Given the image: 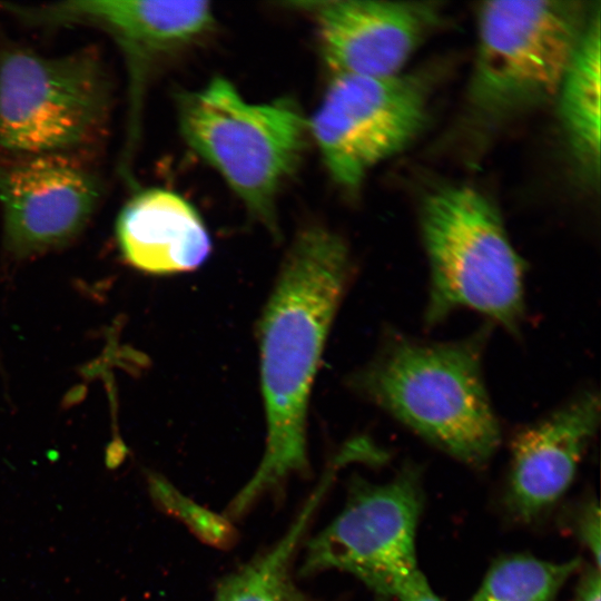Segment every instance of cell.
Returning <instances> with one entry per match:
<instances>
[{"mask_svg": "<svg viewBox=\"0 0 601 601\" xmlns=\"http://www.w3.org/2000/svg\"><path fill=\"white\" fill-rule=\"evenodd\" d=\"M421 231L431 276L426 322L469 308L518 332L524 264L492 203L469 186L441 187L423 201Z\"/></svg>", "mask_w": 601, "mask_h": 601, "instance_id": "obj_4", "label": "cell"}, {"mask_svg": "<svg viewBox=\"0 0 601 601\" xmlns=\"http://www.w3.org/2000/svg\"><path fill=\"white\" fill-rule=\"evenodd\" d=\"M427 92L414 75H333L307 119L331 178L356 189L370 170L411 144L426 124Z\"/></svg>", "mask_w": 601, "mask_h": 601, "instance_id": "obj_7", "label": "cell"}, {"mask_svg": "<svg viewBox=\"0 0 601 601\" xmlns=\"http://www.w3.org/2000/svg\"><path fill=\"white\" fill-rule=\"evenodd\" d=\"M571 529L578 540L592 554L593 562L600 569V508L595 499L580 503L571 514Z\"/></svg>", "mask_w": 601, "mask_h": 601, "instance_id": "obj_17", "label": "cell"}, {"mask_svg": "<svg viewBox=\"0 0 601 601\" xmlns=\"http://www.w3.org/2000/svg\"><path fill=\"white\" fill-rule=\"evenodd\" d=\"M600 28L597 4L555 96L571 152L592 178L598 177L600 168Z\"/></svg>", "mask_w": 601, "mask_h": 601, "instance_id": "obj_14", "label": "cell"}, {"mask_svg": "<svg viewBox=\"0 0 601 601\" xmlns=\"http://www.w3.org/2000/svg\"><path fill=\"white\" fill-rule=\"evenodd\" d=\"M102 196L100 177L72 155L0 160L4 243L17 256L59 247L75 238Z\"/></svg>", "mask_w": 601, "mask_h": 601, "instance_id": "obj_10", "label": "cell"}, {"mask_svg": "<svg viewBox=\"0 0 601 601\" xmlns=\"http://www.w3.org/2000/svg\"><path fill=\"white\" fill-rule=\"evenodd\" d=\"M294 601H311V600H308L305 595L298 592Z\"/></svg>", "mask_w": 601, "mask_h": 601, "instance_id": "obj_20", "label": "cell"}, {"mask_svg": "<svg viewBox=\"0 0 601 601\" xmlns=\"http://www.w3.org/2000/svg\"><path fill=\"white\" fill-rule=\"evenodd\" d=\"M111 81L92 48L48 57L0 50V160L72 155L101 142L111 111Z\"/></svg>", "mask_w": 601, "mask_h": 601, "instance_id": "obj_5", "label": "cell"}, {"mask_svg": "<svg viewBox=\"0 0 601 601\" xmlns=\"http://www.w3.org/2000/svg\"><path fill=\"white\" fill-rule=\"evenodd\" d=\"M599 418V396L588 391L515 435L505 495L514 518L532 522L563 496Z\"/></svg>", "mask_w": 601, "mask_h": 601, "instance_id": "obj_12", "label": "cell"}, {"mask_svg": "<svg viewBox=\"0 0 601 601\" xmlns=\"http://www.w3.org/2000/svg\"><path fill=\"white\" fill-rule=\"evenodd\" d=\"M423 501L421 473L413 464L382 484L355 481L342 512L309 541L302 573L339 570L378 599L394 598L398 580L417 566Z\"/></svg>", "mask_w": 601, "mask_h": 601, "instance_id": "obj_8", "label": "cell"}, {"mask_svg": "<svg viewBox=\"0 0 601 601\" xmlns=\"http://www.w3.org/2000/svg\"><path fill=\"white\" fill-rule=\"evenodd\" d=\"M601 600V578L600 569L588 566L578 584L572 601H600Z\"/></svg>", "mask_w": 601, "mask_h": 601, "instance_id": "obj_19", "label": "cell"}, {"mask_svg": "<svg viewBox=\"0 0 601 601\" xmlns=\"http://www.w3.org/2000/svg\"><path fill=\"white\" fill-rule=\"evenodd\" d=\"M316 28L333 75L392 77L440 24L431 1L325 0L296 2Z\"/></svg>", "mask_w": 601, "mask_h": 601, "instance_id": "obj_11", "label": "cell"}, {"mask_svg": "<svg viewBox=\"0 0 601 601\" xmlns=\"http://www.w3.org/2000/svg\"><path fill=\"white\" fill-rule=\"evenodd\" d=\"M2 9L35 27L83 26L110 36L127 65L130 122L127 150L135 144L142 92L149 72L166 57L198 41L215 26L208 1L73 0Z\"/></svg>", "mask_w": 601, "mask_h": 601, "instance_id": "obj_9", "label": "cell"}, {"mask_svg": "<svg viewBox=\"0 0 601 601\" xmlns=\"http://www.w3.org/2000/svg\"><path fill=\"white\" fill-rule=\"evenodd\" d=\"M580 565L578 558L551 562L526 554L508 555L492 564L467 601H553Z\"/></svg>", "mask_w": 601, "mask_h": 601, "instance_id": "obj_16", "label": "cell"}, {"mask_svg": "<svg viewBox=\"0 0 601 601\" xmlns=\"http://www.w3.org/2000/svg\"><path fill=\"white\" fill-rule=\"evenodd\" d=\"M485 331L425 343L400 334L356 377V386L414 433L467 465H485L501 431L482 375Z\"/></svg>", "mask_w": 601, "mask_h": 601, "instance_id": "obj_2", "label": "cell"}, {"mask_svg": "<svg viewBox=\"0 0 601 601\" xmlns=\"http://www.w3.org/2000/svg\"><path fill=\"white\" fill-rule=\"evenodd\" d=\"M176 107L185 142L276 234L277 198L302 160L308 120L288 99L250 102L219 76L181 91Z\"/></svg>", "mask_w": 601, "mask_h": 601, "instance_id": "obj_3", "label": "cell"}, {"mask_svg": "<svg viewBox=\"0 0 601 601\" xmlns=\"http://www.w3.org/2000/svg\"><path fill=\"white\" fill-rule=\"evenodd\" d=\"M349 270L343 239L318 225L300 230L284 259L260 324L266 446L255 474L231 501L230 516L307 470L311 387Z\"/></svg>", "mask_w": 601, "mask_h": 601, "instance_id": "obj_1", "label": "cell"}, {"mask_svg": "<svg viewBox=\"0 0 601 601\" xmlns=\"http://www.w3.org/2000/svg\"><path fill=\"white\" fill-rule=\"evenodd\" d=\"M594 8L578 1L483 2L469 89L472 105L501 115L555 97Z\"/></svg>", "mask_w": 601, "mask_h": 601, "instance_id": "obj_6", "label": "cell"}, {"mask_svg": "<svg viewBox=\"0 0 601 601\" xmlns=\"http://www.w3.org/2000/svg\"><path fill=\"white\" fill-rule=\"evenodd\" d=\"M336 469L326 473L288 532L269 551L229 575L218 587L215 601H294L299 592L290 566L298 543Z\"/></svg>", "mask_w": 601, "mask_h": 601, "instance_id": "obj_15", "label": "cell"}, {"mask_svg": "<svg viewBox=\"0 0 601 601\" xmlns=\"http://www.w3.org/2000/svg\"><path fill=\"white\" fill-rule=\"evenodd\" d=\"M394 598L398 601H441L418 566L398 580Z\"/></svg>", "mask_w": 601, "mask_h": 601, "instance_id": "obj_18", "label": "cell"}, {"mask_svg": "<svg viewBox=\"0 0 601 601\" xmlns=\"http://www.w3.org/2000/svg\"><path fill=\"white\" fill-rule=\"evenodd\" d=\"M116 230L126 259L151 274L194 270L211 250L198 210L180 195L162 188L144 189L130 197L119 213Z\"/></svg>", "mask_w": 601, "mask_h": 601, "instance_id": "obj_13", "label": "cell"}]
</instances>
